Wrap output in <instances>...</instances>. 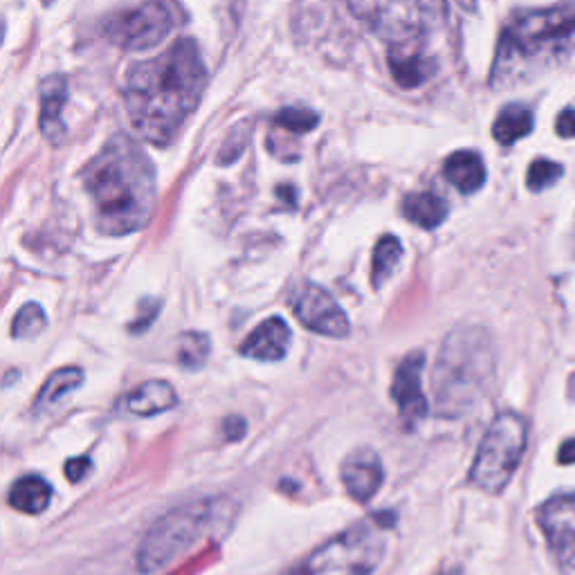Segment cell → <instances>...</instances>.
<instances>
[{"label":"cell","instance_id":"1","mask_svg":"<svg viewBox=\"0 0 575 575\" xmlns=\"http://www.w3.org/2000/svg\"><path fill=\"white\" fill-rule=\"evenodd\" d=\"M205 84L207 70L192 39H178L164 54L135 63L124 86L131 126L139 137L167 147L196 111Z\"/></svg>","mask_w":575,"mask_h":575},{"label":"cell","instance_id":"2","mask_svg":"<svg viewBox=\"0 0 575 575\" xmlns=\"http://www.w3.org/2000/svg\"><path fill=\"white\" fill-rule=\"evenodd\" d=\"M99 232L124 236L149 223L156 205V169L137 144L115 135L84 169Z\"/></svg>","mask_w":575,"mask_h":575},{"label":"cell","instance_id":"3","mask_svg":"<svg viewBox=\"0 0 575 575\" xmlns=\"http://www.w3.org/2000/svg\"><path fill=\"white\" fill-rule=\"evenodd\" d=\"M575 50V5L515 16L501 32L492 65V88L524 84L562 63Z\"/></svg>","mask_w":575,"mask_h":575},{"label":"cell","instance_id":"4","mask_svg":"<svg viewBox=\"0 0 575 575\" xmlns=\"http://www.w3.org/2000/svg\"><path fill=\"white\" fill-rule=\"evenodd\" d=\"M494 378V351L484 329L452 331L439 353L435 369L437 409L456 418L473 409L488 393Z\"/></svg>","mask_w":575,"mask_h":575},{"label":"cell","instance_id":"5","mask_svg":"<svg viewBox=\"0 0 575 575\" xmlns=\"http://www.w3.org/2000/svg\"><path fill=\"white\" fill-rule=\"evenodd\" d=\"M236 517V503L230 497H205L173 509L160 517L137 551L139 573H156L189 553L203 539L228 530Z\"/></svg>","mask_w":575,"mask_h":575},{"label":"cell","instance_id":"6","mask_svg":"<svg viewBox=\"0 0 575 575\" xmlns=\"http://www.w3.org/2000/svg\"><path fill=\"white\" fill-rule=\"evenodd\" d=\"M351 14L391 44L423 41L445 19V0H348Z\"/></svg>","mask_w":575,"mask_h":575},{"label":"cell","instance_id":"7","mask_svg":"<svg viewBox=\"0 0 575 575\" xmlns=\"http://www.w3.org/2000/svg\"><path fill=\"white\" fill-rule=\"evenodd\" d=\"M526 439H528V425L526 420L515 412H503L499 414L479 445L477 458L470 470V481L490 492L499 494L506 488L515 475V470L522 463V456L526 452Z\"/></svg>","mask_w":575,"mask_h":575},{"label":"cell","instance_id":"8","mask_svg":"<svg viewBox=\"0 0 575 575\" xmlns=\"http://www.w3.org/2000/svg\"><path fill=\"white\" fill-rule=\"evenodd\" d=\"M384 555L380 524L363 522L321 545L291 575H371Z\"/></svg>","mask_w":575,"mask_h":575},{"label":"cell","instance_id":"9","mask_svg":"<svg viewBox=\"0 0 575 575\" xmlns=\"http://www.w3.org/2000/svg\"><path fill=\"white\" fill-rule=\"evenodd\" d=\"M173 27L175 12L169 0H147L139 8L108 21L106 34L118 48L139 52L162 44Z\"/></svg>","mask_w":575,"mask_h":575},{"label":"cell","instance_id":"10","mask_svg":"<svg viewBox=\"0 0 575 575\" xmlns=\"http://www.w3.org/2000/svg\"><path fill=\"white\" fill-rule=\"evenodd\" d=\"M293 313L313 333L342 340L348 335L351 323L342 306L317 283H302L291 299Z\"/></svg>","mask_w":575,"mask_h":575},{"label":"cell","instance_id":"11","mask_svg":"<svg viewBox=\"0 0 575 575\" xmlns=\"http://www.w3.org/2000/svg\"><path fill=\"white\" fill-rule=\"evenodd\" d=\"M551 553L564 575H575V492L549 499L537 513Z\"/></svg>","mask_w":575,"mask_h":575},{"label":"cell","instance_id":"12","mask_svg":"<svg viewBox=\"0 0 575 575\" xmlns=\"http://www.w3.org/2000/svg\"><path fill=\"white\" fill-rule=\"evenodd\" d=\"M423 367L425 355L420 351L409 353L393 374L391 382V399L399 405L401 420L407 427L418 425L429 414L427 395L423 391Z\"/></svg>","mask_w":575,"mask_h":575},{"label":"cell","instance_id":"13","mask_svg":"<svg viewBox=\"0 0 575 575\" xmlns=\"http://www.w3.org/2000/svg\"><path fill=\"white\" fill-rule=\"evenodd\" d=\"M342 484L346 492L359 501L367 503L374 499V494L380 490L384 470H382V461L371 448H357L353 450L344 463H342Z\"/></svg>","mask_w":575,"mask_h":575},{"label":"cell","instance_id":"14","mask_svg":"<svg viewBox=\"0 0 575 575\" xmlns=\"http://www.w3.org/2000/svg\"><path fill=\"white\" fill-rule=\"evenodd\" d=\"M291 340L293 333L288 321L283 317H270L245 338L238 351L243 357L259 359V363H279V359L288 355Z\"/></svg>","mask_w":575,"mask_h":575},{"label":"cell","instance_id":"15","mask_svg":"<svg viewBox=\"0 0 575 575\" xmlns=\"http://www.w3.org/2000/svg\"><path fill=\"white\" fill-rule=\"evenodd\" d=\"M391 75L401 88H418L435 75V59L425 54L423 41L393 44L389 50Z\"/></svg>","mask_w":575,"mask_h":575},{"label":"cell","instance_id":"16","mask_svg":"<svg viewBox=\"0 0 575 575\" xmlns=\"http://www.w3.org/2000/svg\"><path fill=\"white\" fill-rule=\"evenodd\" d=\"M178 405V393L167 380H147L131 391L124 401V407L133 416H156L169 412Z\"/></svg>","mask_w":575,"mask_h":575},{"label":"cell","instance_id":"17","mask_svg":"<svg viewBox=\"0 0 575 575\" xmlns=\"http://www.w3.org/2000/svg\"><path fill=\"white\" fill-rule=\"evenodd\" d=\"M65 99H68L65 79L59 75L48 77L41 86V131L54 144L61 142L65 133V126L61 120Z\"/></svg>","mask_w":575,"mask_h":575},{"label":"cell","instance_id":"18","mask_svg":"<svg viewBox=\"0 0 575 575\" xmlns=\"http://www.w3.org/2000/svg\"><path fill=\"white\" fill-rule=\"evenodd\" d=\"M445 178L461 192L475 194L486 183L484 160L473 151H456L445 160Z\"/></svg>","mask_w":575,"mask_h":575},{"label":"cell","instance_id":"19","mask_svg":"<svg viewBox=\"0 0 575 575\" xmlns=\"http://www.w3.org/2000/svg\"><path fill=\"white\" fill-rule=\"evenodd\" d=\"M52 501V488L46 479L27 475L19 479L10 490V503L12 509L25 513V515H39L44 513Z\"/></svg>","mask_w":575,"mask_h":575},{"label":"cell","instance_id":"20","mask_svg":"<svg viewBox=\"0 0 575 575\" xmlns=\"http://www.w3.org/2000/svg\"><path fill=\"white\" fill-rule=\"evenodd\" d=\"M403 213L423 230H437L448 219V203L439 194L420 192L405 198Z\"/></svg>","mask_w":575,"mask_h":575},{"label":"cell","instance_id":"21","mask_svg":"<svg viewBox=\"0 0 575 575\" xmlns=\"http://www.w3.org/2000/svg\"><path fill=\"white\" fill-rule=\"evenodd\" d=\"M530 131H533V113L526 106L513 103L503 108L499 118L494 120L492 137L499 144H503V147H509V144H515L517 139L526 137Z\"/></svg>","mask_w":575,"mask_h":575},{"label":"cell","instance_id":"22","mask_svg":"<svg viewBox=\"0 0 575 575\" xmlns=\"http://www.w3.org/2000/svg\"><path fill=\"white\" fill-rule=\"evenodd\" d=\"M84 382V371L82 369H75V367H65V369H59L57 374H52L46 384L41 387L39 395H36L34 401V407L36 409H46V407H52L54 403H59L65 393L79 389Z\"/></svg>","mask_w":575,"mask_h":575},{"label":"cell","instance_id":"23","mask_svg":"<svg viewBox=\"0 0 575 575\" xmlns=\"http://www.w3.org/2000/svg\"><path fill=\"white\" fill-rule=\"evenodd\" d=\"M403 259V245L395 236H382L374 249V266H371V279L374 288L384 285L391 274L395 272Z\"/></svg>","mask_w":575,"mask_h":575},{"label":"cell","instance_id":"24","mask_svg":"<svg viewBox=\"0 0 575 575\" xmlns=\"http://www.w3.org/2000/svg\"><path fill=\"white\" fill-rule=\"evenodd\" d=\"M209 351H211L209 338L205 333L189 331V333H185L183 338H180L178 363L183 365L187 371H196V369H200L207 363Z\"/></svg>","mask_w":575,"mask_h":575},{"label":"cell","instance_id":"25","mask_svg":"<svg viewBox=\"0 0 575 575\" xmlns=\"http://www.w3.org/2000/svg\"><path fill=\"white\" fill-rule=\"evenodd\" d=\"M48 327V317H46V310L39 306V304H25L16 317H14V323H12V333L14 338L19 340H29V338H36L44 329Z\"/></svg>","mask_w":575,"mask_h":575},{"label":"cell","instance_id":"26","mask_svg":"<svg viewBox=\"0 0 575 575\" xmlns=\"http://www.w3.org/2000/svg\"><path fill=\"white\" fill-rule=\"evenodd\" d=\"M564 173V167L553 162V160H545L539 158L535 160L530 167H528V173H526V185L530 192H545L549 187H553L558 180L562 178Z\"/></svg>","mask_w":575,"mask_h":575},{"label":"cell","instance_id":"27","mask_svg":"<svg viewBox=\"0 0 575 575\" xmlns=\"http://www.w3.org/2000/svg\"><path fill=\"white\" fill-rule=\"evenodd\" d=\"M319 118L308 111V108H297V106H291V108H283V111H279L274 115V124L281 126V129H288L293 133H306V131H313L317 126Z\"/></svg>","mask_w":575,"mask_h":575},{"label":"cell","instance_id":"28","mask_svg":"<svg viewBox=\"0 0 575 575\" xmlns=\"http://www.w3.org/2000/svg\"><path fill=\"white\" fill-rule=\"evenodd\" d=\"M93 470V461L88 456H79V458H70L65 463V477L72 484H79L86 479V475Z\"/></svg>","mask_w":575,"mask_h":575},{"label":"cell","instance_id":"29","mask_svg":"<svg viewBox=\"0 0 575 575\" xmlns=\"http://www.w3.org/2000/svg\"><path fill=\"white\" fill-rule=\"evenodd\" d=\"M555 131L562 137H575V108H568V111L560 113L555 122Z\"/></svg>","mask_w":575,"mask_h":575},{"label":"cell","instance_id":"30","mask_svg":"<svg viewBox=\"0 0 575 575\" xmlns=\"http://www.w3.org/2000/svg\"><path fill=\"white\" fill-rule=\"evenodd\" d=\"M223 429H225V439L228 441H241L245 437L247 425H245L243 418L236 416V418H228L225 425H223Z\"/></svg>","mask_w":575,"mask_h":575},{"label":"cell","instance_id":"31","mask_svg":"<svg viewBox=\"0 0 575 575\" xmlns=\"http://www.w3.org/2000/svg\"><path fill=\"white\" fill-rule=\"evenodd\" d=\"M558 461H560L562 465H573V463H575V439L566 441V443L560 448V452H558Z\"/></svg>","mask_w":575,"mask_h":575},{"label":"cell","instance_id":"32","mask_svg":"<svg viewBox=\"0 0 575 575\" xmlns=\"http://www.w3.org/2000/svg\"><path fill=\"white\" fill-rule=\"evenodd\" d=\"M437 575H461V568L458 566H445Z\"/></svg>","mask_w":575,"mask_h":575}]
</instances>
